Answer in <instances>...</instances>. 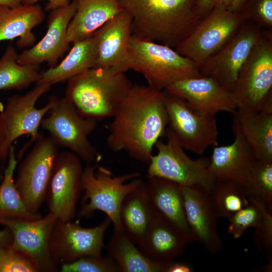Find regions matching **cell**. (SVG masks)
<instances>
[{"mask_svg": "<svg viewBox=\"0 0 272 272\" xmlns=\"http://www.w3.org/2000/svg\"><path fill=\"white\" fill-rule=\"evenodd\" d=\"M107 145L149 164L153 149L168 125L163 91L132 84L113 115Z\"/></svg>", "mask_w": 272, "mask_h": 272, "instance_id": "obj_1", "label": "cell"}, {"mask_svg": "<svg viewBox=\"0 0 272 272\" xmlns=\"http://www.w3.org/2000/svg\"><path fill=\"white\" fill-rule=\"evenodd\" d=\"M132 19V35L175 49L203 18L198 0H119Z\"/></svg>", "mask_w": 272, "mask_h": 272, "instance_id": "obj_2", "label": "cell"}, {"mask_svg": "<svg viewBox=\"0 0 272 272\" xmlns=\"http://www.w3.org/2000/svg\"><path fill=\"white\" fill-rule=\"evenodd\" d=\"M124 73L92 68L67 81L64 97L85 117L96 121L112 117L132 85Z\"/></svg>", "mask_w": 272, "mask_h": 272, "instance_id": "obj_3", "label": "cell"}, {"mask_svg": "<svg viewBox=\"0 0 272 272\" xmlns=\"http://www.w3.org/2000/svg\"><path fill=\"white\" fill-rule=\"evenodd\" d=\"M128 54L130 69L141 73L148 85L157 91L179 80L202 76L191 61L174 49L132 35Z\"/></svg>", "mask_w": 272, "mask_h": 272, "instance_id": "obj_4", "label": "cell"}, {"mask_svg": "<svg viewBox=\"0 0 272 272\" xmlns=\"http://www.w3.org/2000/svg\"><path fill=\"white\" fill-rule=\"evenodd\" d=\"M139 173L114 176L98 163L87 164L83 169L82 188L84 192L80 218L87 217L96 211L104 212L112 223L114 232H124L119 211L125 195L142 181Z\"/></svg>", "mask_w": 272, "mask_h": 272, "instance_id": "obj_5", "label": "cell"}, {"mask_svg": "<svg viewBox=\"0 0 272 272\" xmlns=\"http://www.w3.org/2000/svg\"><path fill=\"white\" fill-rule=\"evenodd\" d=\"M237 109L259 111L272 93V31L262 30L230 92Z\"/></svg>", "mask_w": 272, "mask_h": 272, "instance_id": "obj_6", "label": "cell"}, {"mask_svg": "<svg viewBox=\"0 0 272 272\" xmlns=\"http://www.w3.org/2000/svg\"><path fill=\"white\" fill-rule=\"evenodd\" d=\"M48 113L41 125L59 147L73 152L87 164L100 162L102 156L89 139L97 121L82 116L65 97L58 99Z\"/></svg>", "mask_w": 272, "mask_h": 272, "instance_id": "obj_7", "label": "cell"}, {"mask_svg": "<svg viewBox=\"0 0 272 272\" xmlns=\"http://www.w3.org/2000/svg\"><path fill=\"white\" fill-rule=\"evenodd\" d=\"M164 135L166 142L159 140L155 145L157 152L150 158L148 176L164 178L183 186H198L209 191L215 181L209 169L210 159H192L167 128Z\"/></svg>", "mask_w": 272, "mask_h": 272, "instance_id": "obj_8", "label": "cell"}, {"mask_svg": "<svg viewBox=\"0 0 272 272\" xmlns=\"http://www.w3.org/2000/svg\"><path fill=\"white\" fill-rule=\"evenodd\" d=\"M167 128L184 149L201 155L209 147L218 145L219 131L215 115L191 107L183 99L165 90Z\"/></svg>", "mask_w": 272, "mask_h": 272, "instance_id": "obj_9", "label": "cell"}, {"mask_svg": "<svg viewBox=\"0 0 272 272\" xmlns=\"http://www.w3.org/2000/svg\"><path fill=\"white\" fill-rule=\"evenodd\" d=\"M245 20L239 12L214 8L174 49L198 69L233 37Z\"/></svg>", "mask_w": 272, "mask_h": 272, "instance_id": "obj_10", "label": "cell"}, {"mask_svg": "<svg viewBox=\"0 0 272 272\" xmlns=\"http://www.w3.org/2000/svg\"><path fill=\"white\" fill-rule=\"evenodd\" d=\"M59 147L50 137L40 135L19 166L15 184L33 214H37L45 201Z\"/></svg>", "mask_w": 272, "mask_h": 272, "instance_id": "obj_11", "label": "cell"}, {"mask_svg": "<svg viewBox=\"0 0 272 272\" xmlns=\"http://www.w3.org/2000/svg\"><path fill=\"white\" fill-rule=\"evenodd\" d=\"M111 223L107 217L99 225L85 228L79 220L72 222L57 219L49 241L50 252L54 262L58 265L84 256H102L105 233Z\"/></svg>", "mask_w": 272, "mask_h": 272, "instance_id": "obj_12", "label": "cell"}, {"mask_svg": "<svg viewBox=\"0 0 272 272\" xmlns=\"http://www.w3.org/2000/svg\"><path fill=\"white\" fill-rule=\"evenodd\" d=\"M81 159L69 150L59 152L54 164L46 199L49 212L57 219L71 221L76 215L82 188Z\"/></svg>", "mask_w": 272, "mask_h": 272, "instance_id": "obj_13", "label": "cell"}, {"mask_svg": "<svg viewBox=\"0 0 272 272\" xmlns=\"http://www.w3.org/2000/svg\"><path fill=\"white\" fill-rule=\"evenodd\" d=\"M262 30L245 20L233 37L199 67L200 74L212 78L231 92L241 66Z\"/></svg>", "mask_w": 272, "mask_h": 272, "instance_id": "obj_14", "label": "cell"}, {"mask_svg": "<svg viewBox=\"0 0 272 272\" xmlns=\"http://www.w3.org/2000/svg\"><path fill=\"white\" fill-rule=\"evenodd\" d=\"M49 84H36L32 89L23 95L10 97L1 112L9 146L20 137L31 136L30 143L39 137V128L45 115L56 103L58 98L50 97L47 104L40 108L35 105L38 100L51 88Z\"/></svg>", "mask_w": 272, "mask_h": 272, "instance_id": "obj_15", "label": "cell"}, {"mask_svg": "<svg viewBox=\"0 0 272 272\" xmlns=\"http://www.w3.org/2000/svg\"><path fill=\"white\" fill-rule=\"evenodd\" d=\"M57 220L52 213L36 220L0 218V224L11 232V245L30 257L39 271L58 270L49 250V241L53 228Z\"/></svg>", "mask_w": 272, "mask_h": 272, "instance_id": "obj_16", "label": "cell"}, {"mask_svg": "<svg viewBox=\"0 0 272 272\" xmlns=\"http://www.w3.org/2000/svg\"><path fill=\"white\" fill-rule=\"evenodd\" d=\"M76 11L74 0L63 7L51 11L45 35L38 43L19 54L18 62L22 65H40L45 62L50 67L55 66L69 47L67 30Z\"/></svg>", "mask_w": 272, "mask_h": 272, "instance_id": "obj_17", "label": "cell"}, {"mask_svg": "<svg viewBox=\"0 0 272 272\" xmlns=\"http://www.w3.org/2000/svg\"><path fill=\"white\" fill-rule=\"evenodd\" d=\"M183 207L192 238L214 254L223 246L217 229V216L208 191L198 186L181 185Z\"/></svg>", "mask_w": 272, "mask_h": 272, "instance_id": "obj_18", "label": "cell"}, {"mask_svg": "<svg viewBox=\"0 0 272 272\" xmlns=\"http://www.w3.org/2000/svg\"><path fill=\"white\" fill-rule=\"evenodd\" d=\"M131 21L130 15L123 10L94 33L97 42L94 67L112 68L123 73L131 70L128 46Z\"/></svg>", "mask_w": 272, "mask_h": 272, "instance_id": "obj_19", "label": "cell"}, {"mask_svg": "<svg viewBox=\"0 0 272 272\" xmlns=\"http://www.w3.org/2000/svg\"><path fill=\"white\" fill-rule=\"evenodd\" d=\"M165 90L183 99L195 109L213 115L220 111L233 114L237 110L231 92L210 77L179 80Z\"/></svg>", "mask_w": 272, "mask_h": 272, "instance_id": "obj_20", "label": "cell"}, {"mask_svg": "<svg viewBox=\"0 0 272 272\" xmlns=\"http://www.w3.org/2000/svg\"><path fill=\"white\" fill-rule=\"evenodd\" d=\"M232 128L234 142L213 147L209 169L215 181H230L244 187L256 159L237 126L232 123Z\"/></svg>", "mask_w": 272, "mask_h": 272, "instance_id": "obj_21", "label": "cell"}, {"mask_svg": "<svg viewBox=\"0 0 272 272\" xmlns=\"http://www.w3.org/2000/svg\"><path fill=\"white\" fill-rule=\"evenodd\" d=\"M154 213L153 221L138 247L153 260H172L180 256L193 240L171 220L155 211Z\"/></svg>", "mask_w": 272, "mask_h": 272, "instance_id": "obj_22", "label": "cell"}, {"mask_svg": "<svg viewBox=\"0 0 272 272\" xmlns=\"http://www.w3.org/2000/svg\"><path fill=\"white\" fill-rule=\"evenodd\" d=\"M233 115V123L251 146L256 160L272 161V93L259 111L237 109Z\"/></svg>", "mask_w": 272, "mask_h": 272, "instance_id": "obj_23", "label": "cell"}, {"mask_svg": "<svg viewBox=\"0 0 272 272\" xmlns=\"http://www.w3.org/2000/svg\"><path fill=\"white\" fill-rule=\"evenodd\" d=\"M76 11L69 25V44L92 35L108 20L123 11L119 0H74Z\"/></svg>", "mask_w": 272, "mask_h": 272, "instance_id": "obj_24", "label": "cell"}, {"mask_svg": "<svg viewBox=\"0 0 272 272\" xmlns=\"http://www.w3.org/2000/svg\"><path fill=\"white\" fill-rule=\"evenodd\" d=\"M44 18V12L38 4L15 8L0 6V42L19 38V48L31 47L36 41L32 30Z\"/></svg>", "mask_w": 272, "mask_h": 272, "instance_id": "obj_25", "label": "cell"}, {"mask_svg": "<svg viewBox=\"0 0 272 272\" xmlns=\"http://www.w3.org/2000/svg\"><path fill=\"white\" fill-rule=\"evenodd\" d=\"M154 215L147 195L145 183L142 180L125 195L121 204L119 218L124 233L138 245L149 230Z\"/></svg>", "mask_w": 272, "mask_h": 272, "instance_id": "obj_26", "label": "cell"}, {"mask_svg": "<svg viewBox=\"0 0 272 272\" xmlns=\"http://www.w3.org/2000/svg\"><path fill=\"white\" fill-rule=\"evenodd\" d=\"M97 58V42L94 33L73 43L65 57L57 65L40 73L36 84L51 85L94 68Z\"/></svg>", "mask_w": 272, "mask_h": 272, "instance_id": "obj_27", "label": "cell"}, {"mask_svg": "<svg viewBox=\"0 0 272 272\" xmlns=\"http://www.w3.org/2000/svg\"><path fill=\"white\" fill-rule=\"evenodd\" d=\"M145 183L154 211L171 220L192 238L184 212L181 185L158 177L148 176Z\"/></svg>", "mask_w": 272, "mask_h": 272, "instance_id": "obj_28", "label": "cell"}, {"mask_svg": "<svg viewBox=\"0 0 272 272\" xmlns=\"http://www.w3.org/2000/svg\"><path fill=\"white\" fill-rule=\"evenodd\" d=\"M106 250L122 272H166L170 261L151 259L124 232H114Z\"/></svg>", "mask_w": 272, "mask_h": 272, "instance_id": "obj_29", "label": "cell"}, {"mask_svg": "<svg viewBox=\"0 0 272 272\" xmlns=\"http://www.w3.org/2000/svg\"><path fill=\"white\" fill-rule=\"evenodd\" d=\"M17 162L12 145L9 149L8 163L0 184V218L38 219L41 217L40 215L28 211L16 187L14 176Z\"/></svg>", "mask_w": 272, "mask_h": 272, "instance_id": "obj_30", "label": "cell"}, {"mask_svg": "<svg viewBox=\"0 0 272 272\" xmlns=\"http://www.w3.org/2000/svg\"><path fill=\"white\" fill-rule=\"evenodd\" d=\"M18 54L9 45L0 58V90L23 89L39 80V65L19 64Z\"/></svg>", "mask_w": 272, "mask_h": 272, "instance_id": "obj_31", "label": "cell"}, {"mask_svg": "<svg viewBox=\"0 0 272 272\" xmlns=\"http://www.w3.org/2000/svg\"><path fill=\"white\" fill-rule=\"evenodd\" d=\"M208 193L218 218L228 219L249 203L243 187L232 181H215Z\"/></svg>", "mask_w": 272, "mask_h": 272, "instance_id": "obj_32", "label": "cell"}, {"mask_svg": "<svg viewBox=\"0 0 272 272\" xmlns=\"http://www.w3.org/2000/svg\"><path fill=\"white\" fill-rule=\"evenodd\" d=\"M243 188L248 198L272 211V161L256 160Z\"/></svg>", "mask_w": 272, "mask_h": 272, "instance_id": "obj_33", "label": "cell"}, {"mask_svg": "<svg viewBox=\"0 0 272 272\" xmlns=\"http://www.w3.org/2000/svg\"><path fill=\"white\" fill-rule=\"evenodd\" d=\"M249 205L228 218L229 225L228 232L234 239L240 238L250 228H255L260 223L262 213L257 202L248 198Z\"/></svg>", "mask_w": 272, "mask_h": 272, "instance_id": "obj_34", "label": "cell"}, {"mask_svg": "<svg viewBox=\"0 0 272 272\" xmlns=\"http://www.w3.org/2000/svg\"><path fill=\"white\" fill-rule=\"evenodd\" d=\"M62 272H119L118 265L109 255L81 257L71 262L60 264Z\"/></svg>", "mask_w": 272, "mask_h": 272, "instance_id": "obj_35", "label": "cell"}, {"mask_svg": "<svg viewBox=\"0 0 272 272\" xmlns=\"http://www.w3.org/2000/svg\"><path fill=\"white\" fill-rule=\"evenodd\" d=\"M238 12L245 20L272 31V0H246Z\"/></svg>", "mask_w": 272, "mask_h": 272, "instance_id": "obj_36", "label": "cell"}, {"mask_svg": "<svg viewBox=\"0 0 272 272\" xmlns=\"http://www.w3.org/2000/svg\"><path fill=\"white\" fill-rule=\"evenodd\" d=\"M38 267L28 255L11 245L0 249V272H37Z\"/></svg>", "mask_w": 272, "mask_h": 272, "instance_id": "obj_37", "label": "cell"}, {"mask_svg": "<svg viewBox=\"0 0 272 272\" xmlns=\"http://www.w3.org/2000/svg\"><path fill=\"white\" fill-rule=\"evenodd\" d=\"M255 201L260 208L262 218L259 225L254 228L253 241L257 249L267 255L268 263H272V211Z\"/></svg>", "mask_w": 272, "mask_h": 272, "instance_id": "obj_38", "label": "cell"}, {"mask_svg": "<svg viewBox=\"0 0 272 272\" xmlns=\"http://www.w3.org/2000/svg\"><path fill=\"white\" fill-rule=\"evenodd\" d=\"M10 148L6 128L0 112V162L8 157Z\"/></svg>", "mask_w": 272, "mask_h": 272, "instance_id": "obj_39", "label": "cell"}, {"mask_svg": "<svg viewBox=\"0 0 272 272\" xmlns=\"http://www.w3.org/2000/svg\"><path fill=\"white\" fill-rule=\"evenodd\" d=\"M40 1L42 0H22L23 5H34ZM48 1L47 4L46 5V9L48 11H52L53 10L63 7L70 3V0H46Z\"/></svg>", "mask_w": 272, "mask_h": 272, "instance_id": "obj_40", "label": "cell"}, {"mask_svg": "<svg viewBox=\"0 0 272 272\" xmlns=\"http://www.w3.org/2000/svg\"><path fill=\"white\" fill-rule=\"evenodd\" d=\"M190 267L183 263H179L170 260L167 266L166 272H190Z\"/></svg>", "mask_w": 272, "mask_h": 272, "instance_id": "obj_41", "label": "cell"}, {"mask_svg": "<svg viewBox=\"0 0 272 272\" xmlns=\"http://www.w3.org/2000/svg\"><path fill=\"white\" fill-rule=\"evenodd\" d=\"M213 0H198V12L202 18L207 16L213 9Z\"/></svg>", "mask_w": 272, "mask_h": 272, "instance_id": "obj_42", "label": "cell"}, {"mask_svg": "<svg viewBox=\"0 0 272 272\" xmlns=\"http://www.w3.org/2000/svg\"><path fill=\"white\" fill-rule=\"evenodd\" d=\"M13 237L11 231L7 228L0 230V249L11 245Z\"/></svg>", "mask_w": 272, "mask_h": 272, "instance_id": "obj_43", "label": "cell"}, {"mask_svg": "<svg viewBox=\"0 0 272 272\" xmlns=\"http://www.w3.org/2000/svg\"><path fill=\"white\" fill-rule=\"evenodd\" d=\"M236 0H213L214 8L228 10Z\"/></svg>", "mask_w": 272, "mask_h": 272, "instance_id": "obj_44", "label": "cell"}, {"mask_svg": "<svg viewBox=\"0 0 272 272\" xmlns=\"http://www.w3.org/2000/svg\"><path fill=\"white\" fill-rule=\"evenodd\" d=\"M21 5L22 0H0V6L15 8Z\"/></svg>", "mask_w": 272, "mask_h": 272, "instance_id": "obj_45", "label": "cell"}, {"mask_svg": "<svg viewBox=\"0 0 272 272\" xmlns=\"http://www.w3.org/2000/svg\"><path fill=\"white\" fill-rule=\"evenodd\" d=\"M245 1L246 0H236L228 10L238 12Z\"/></svg>", "mask_w": 272, "mask_h": 272, "instance_id": "obj_46", "label": "cell"}]
</instances>
